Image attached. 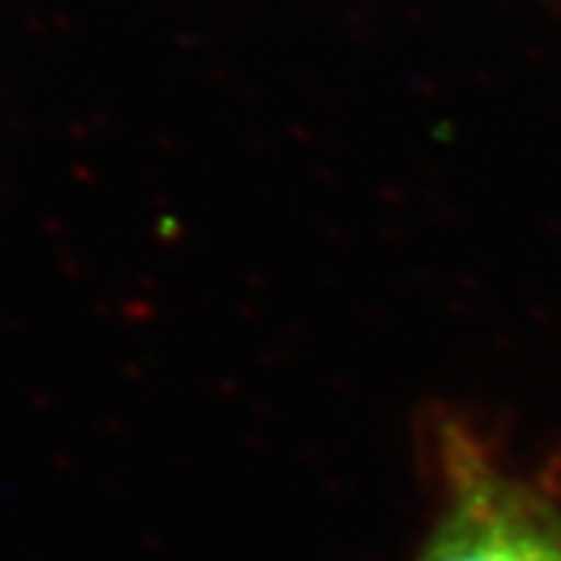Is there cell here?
<instances>
[{"instance_id": "obj_1", "label": "cell", "mask_w": 561, "mask_h": 561, "mask_svg": "<svg viewBox=\"0 0 561 561\" xmlns=\"http://www.w3.org/2000/svg\"><path fill=\"white\" fill-rule=\"evenodd\" d=\"M449 502L415 561H561V508L456 449Z\"/></svg>"}]
</instances>
